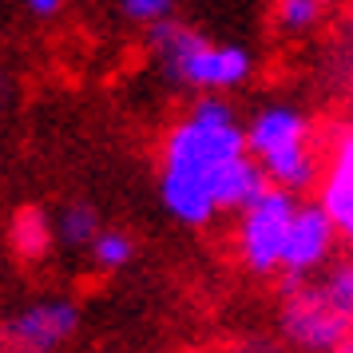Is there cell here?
Instances as JSON below:
<instances>
[{
    "label": "cell",
    "instance_id": "9",
    "mask_svg": "<svg viewBox=\"0 0 353 353\" xmlns=\"http://www.w3.org/2000/svg\"><path fill=\"white\" fill-rule=\"evenodd\" d=\"M8 239H12V250H17L20 258H28V262L44 258L52 250V242H60L56 239V223H52L40 207L17 210L12 223H8Z\"/></svg>",
    "mask_w": 353,
    "mask_h": 353
},
{
    "label": "cell",
    "instance_id": "2",
    "mask_svg": "<svg viewBox=\"0 0 353 353\" xmlns=\"http://www.w3.org/2000/svg\"><path fill=\"white\" fill-rule=\"evenodd\" d=\"M151 52H155L167 80L179 88H194L203 96L242 88L254 76V52L250 48L210 40L199 28H187L179 20H163L151 28Z\"/></svg>",
    "mask_w": 353,
    "mask_h": 353
},
{
    "label": "cell",
    "instance_id": "5",
    "mask_svg": "<svg viewBox=\"0 0 353 353\" xmlns=\"http://www.w3.org/2000/svg\"><path fill=\"white\" fill-rule=\"evenodd\" d=\"M282 334L298 350L330 353L353 337V325L325 302L318 282H290L282 298Z\"/></svg>",
    "mask_w": 353,
    "mask_h": 353
},
{
    "label": "cell",
    "instance_id": "4",
    "mask_svg": "<svg viewBox=\"0 0 353 353\" xmlns=\"http://www.w3.org/2000/svg\"><path fill=\"white\" fill-rule=\"evenodd\" d=\"M294 214H298V199L290 191H278V187H270L258 203H250L239 214V258L246 262L250 274L282 270Z\"/></svg>",
    "mask_w": 353,
    "mask_h": 353
},
{
    "label": "cell",
    "instance_id": "14",
    "mask_svg": "<svg viewBox=\"0 0 353 353\" xmlns=\"http://www.w3.org/2000/svg\"><path fill=\"white\" fill-rule=\"evenodd\" d=\"M119 12L131 20V24H147L155 28L175 12V0H119Z\"/></svg>",
    "mask_w": 353,
    "mask_h": 353
},
{
    "label": "cell",
    "instance_id": "7",
    "mask_svg": "<svg viewBox=\"0 0 353 353\" xmlns=\"http://www.w3.org/2000/svg\"><path fill=\"white\" fill-rule=\"evenodd\" d=\"M80 330V310L68 298H48V302H32L0 325V341L4 345H32V350H56L60 341Z\"/></svg>",
    "mask_w": 353,
    "mask_h": 353
},
{
    "label": "cell",
    "instance_id": "16",
    "mask_svg": "<svg viewBox=\"0 0 353 353\" xmlns=\"http://www.w3.org/2000/svg\"><path fill=\"white\" fill-rule=\"evenodd\" d=\"M330 353H353V337H350V341H341V345H337V350H330Z\"/></svg>",
    "mask_w": 353,
    "mask_h": 353
},
{
    "label": "cell",
    "instance_id": "11",
    "mask_svg": "<svg viewBox=\"0 0 353 353\" xmlns=\"http://www.w3.org/2000/svg\"><path fill=\"white\" fill-rule=\"evenodd\" d=\"M131 258H135V242H131L128 230L103 226L99 239L92 242V262H96L99 270H123Z\"/></svg>",
    "mask_w": 353,
    "mask_h": 353
},
{
    "label": "cell",
    "instance_id": "6",
    "mask_svg": "<svg viewBox=\"0 0 353 353\" xmlns=\"http://www.w3.org/2000/svg\"><path fill=\"white\" fill-rule=\"evenodd\" d=\"M337 226L334 219L325 214L321 203H298V214H294V226H290L286 239V254H282V274L290 282H305L314 270H321L330 254L337 246Z\"/></svg>",
    "mask_w": 353,
    "mask_h": 353
},
{
    "label": "cell",
    "instance_id": "10",
    "mask_svg": "<svg viewBox=\"0 0 353 353\" xmlns=\"http://www.w3.org/2000/svg\"><path fill=\"white\" fill-rule=\"evenodd\" d=\"M99 230H103V223H99L96 207H88V203H72L56 219V239L64 242V246H76V250H92Z\"/></svg>",
    "mask_w": 353,
    "mask_h": 353
},
{
    "label": "cell",
    "instance_id": "13",
    "mask_svg": "<svg viewBox=\"0 0 353 353\" xmlns=\"http://www.w3.org/2000/svg\"><path fill=\"white\" fill-rule=\"evenodd\" d=\"M330 0H278V24L286 32H305L325 17Z\"/></svg>",
    "mask_w": 353,
    "mask_h": 353
},
{
    "label": "cell",
    "instance_id": "17",
    "mask_svg": "<svg viewBox=\"0 0 353 353\" xmlns=\"http://www.w3.org/2000/svg\"><path fill=\"white\" fill-rule=\"evenodd\" d=\"M12 353H56V350H32V345H20V350H12Z\"/></svg>",
    "mask_w": 353,
    "mask_h": 353
},
{
    "label": "cell",
    "instance_id": "8",
    "mask_svg": "<svg viewBox=\"0 0 353 353\" xmlns=\"http://www.w3.org/2000/svg\"><path fill=\"white\" fill-rule=\"evenodd\" d=\"M318 203L325 207V214L334 219L337 234L353 246V128L334 135Z\"/></svg>",
    "mask_w": 353,
    "mask_h": 353
},
{
    "label": "cell",
    "instance_id": "3",
    "mask_svg": "<svg viewBox=\"0 0 353 353\" xmlns=\"http://www.w3.org/2000/svg\"><path fill=\"white\" fill-rule=\"evenodd\" d=\"M246 151L262 163L270 187H278V191H305L318 179V155L310 143V123L290 103H270L246 123Z\"/></svg>",
    "mask_w": 353,
    "mask_h": 353
},
{
    "label": "cell",
    "instance_id": "15",
    "mask_svg": "<svg viewBox=\"0 0 353 353\" xmlns=\"http://www.w3.org/2000/svg\"><path fill=\"white\" fill-rule=\"evenodd\" d=\"M24 4H28V12H32V17L48 20V17H56V12L64 8L68 0H24Z\"/></svg>",
    "mask_w": 353,
    "mask_h": 353
},
{
    "label": "cell",
    "instance_id": "1",
    "mask_svg": "<svg viewBox=\"0 0 353 353\" xmlns=\"http://www.w3.org/2000/svg\"><path fill=\"white\" fill-rule=\"evenodd\" d=\"M270 191L262 163L246 151V128L223 96H203L163 139L159 199L183 226H207L246 210Z\"/></svg>",
    "mask_w": 353,
    "mask_h": 353
},
{
    "label": "cell",
    "instance_id": "12",
    "mask_svg": "<svg viewBox=\"0 0 353 353\" xmlns=\"http://www.w3.org/2000/svg\"><path fill=\"white\" fill-rule=\"evenodd\" d=\"M318 290L325 294V302L353 325V262H334L318 278Z\"/></svg>",
    "mask_w": 353,
    "mask_h": 353
}]
</instances>
